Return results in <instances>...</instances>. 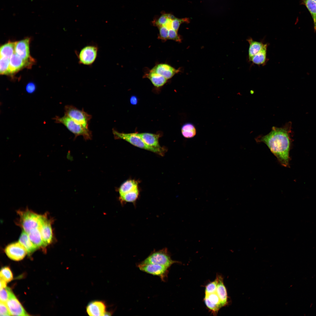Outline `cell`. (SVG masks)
I'll return each instance as SVG.
<instances>
[{
	"instance_id": "cell-1",
	"label": "cell",
	"mask_w": 316,
	"mask_h": 316,
	"mask_svg": "<svg viewBox=\"0 0 316 316\" xmlns=\"http://www.w3.org/2000/svg\"><path fill=\"white\" fill-rule=\"evenodd\" d=\"M291 125L289 122L282 127L273 126L268 134L256 139L257 142L265 143L280 164L285 167H288L289 164Z\"/></svg>"
},
{
	"instance_id": "cell-2",
	"label": "cell",
	"mask_w": 316,
	"mask_h": 316,
	"mask_svg": "<svg viewBox=\"0 0 316 316\" xmlns=\"http://www.w3.org/2000/svg\"><path fill=\"white\" fill-rule=\"evenodd\" d=\"M112 132L115 139L124 140L140 148L152 152L162 156H163L166 152V149L160 150L149 146L135 133H120L114 129H112Z\"/></svg>"
},
{
	"instance_id": "cell-3",
	"label": "cell",
	"mask_w": 316,
	"mask_h": 316,
	"mask_svg": "<svg viewBox=\"0 0 316 316\" xmlns=\"http://www.w3.org/2000/svg\"><path fill=\"white\" fill-rule=\"evenodd\" d=\"M17 213L19 216L18 224L27 233L39 227L41 215L28 209L23 210H19Z\"/></svg>"
},
{
	"instance_id": "cell-4",
	"label": "cell",
	"mask_w": 316,
	"mask_h": 316,
	"mask_svg": "<svg viewBox=\"0 0 316 316\" xmlns=\"http://www.w3.org/2000/svg\"><path fill=\"white\" fill-rule=\"evenodd\" d=\"M54 119L56 123L63 124L73 133L75 139L78 136H82L85 140H91L92 133L89 128L77 123L66 115L65 114L62 117L56 116Z\"/></svg>"
},
{
	"instance_id": "cell-5",
	"label": "cell",
	"mask_w": 316,
	"mask_h": 316,
	"mask_svg": "<svg viewBox=\"0 0 316 316\" xmlns=\"http://www.w3.org/2000/svg\"><path fill=\"white\" fill-rule=\"evenodd\" d=\"M142 262L156 264L169 268L173 264L178 262L173 260L166 248L154 251Z\"/></svg>"
},
{
	"instance_id": "cell-6",
	"label": "cell",
	"mask_w": 316,
	"mask_h": 316,
	"mask_svg": "<svg viewBox=\"0 0 316 316\" xmlns=\"http://www.w3.org/2000/svg\"><path fill=\"white\" fill-rule=\"evenodd\" d=\"M65 114L77 123L87 128H88L89 122L92 116L85 112L83 109L80 110L71 105L65 106Z\"/></svg>"
},
{
	"instance_id": "cell-7",
	"label": "cell",
	"mask_w": 316,
	"mask_h": 316,
	"mask_svg": "<svg viewBox=\"0 0 316 316\" xmlns=\"http://www.w3.org/2000/svg\"><path fill=\"white\" fill-rule=\"evenodd\" d=\"M98 47L96 45L90 44L83 47L77 54L79 63L85 65L92 64L97 56Z\"/></svg>"
},
{
	"instance_id": "cell-8",
	"label": "cell",
	"mask_w": 316,
	"mask_h": 316,
	"mask_svg": "<svg viewBox=\"0 0 316 316\" xmlns=\"http://www.w3.org/2000/svg\"><path fill=\"white\" fill-rule=\"evenodd\" d=\"M137 267L141 271L148 274L159 276L164 281H166L169 273V268L161 265L142 262Z\"/></svg>"
},
{
	"instance_id": "cell-9",
	"label": "cell",
	"mask_w": 316,
	"mask_h": 316,
	"mask_svg": "<svg viewBox=\"0 0 316 316\" xmlns=\"http://www.w3.org/2000/svg\"><path fill=\"white\" fill-rule=\"evenodd\" d=\"M51 223L46 213L41 215L39 229L46 246L51 243L53 239Z\"/></svg>"
},
{
	"instance_id": "cell-10",
	"label": "cell",
	"mask_w": 316,
	"mask_h": 316,
	"mask_svg": "<svg viewBox=\"0 0 316 316\" xmlns=\"http://www.w3.org/2000/svg\"><path fill=\"white\" fill-rule=\"evenodd\" d=\"M4 250L9 258L16 261L22 260L28 254L25 248L19 241L9 244L6 247Z\"/></svg>"
},
{
	"instance_id": "cell-11",
	"label": "cell",
	"mask_w": 316,
	"mask_h": 316,
	"mask_svg": "<svg viewBox=\"0 0 316 316\" xmlns=\"http://www.w3.org/2000/svg\"><path fill=\"white\" fill-rule=\"evenodd\" d=\"M30 38L15 42V53L32 66L35 61L30 56L29 51Z\"/></svg>"
},
{
	"instance_id": "cell-12",
	"label": "cell",
	"mask_w": 316,
	"mask_h": 316,
	"mask_svg": "<svg viewBox=\"0 0 316 316\" xmlns=\"http://www.w3.org/2000/svg\"><path fill=\"white\" fill-rule=\"evenodd\" d=\"M6 304L11 315H29L12 291Z\"/></svg>"
},
{
	"instance_id": "cell-13",
	"label": "cell",
	"mask_w": 316,
	"mask_h": 316,
	"mask_svg": "<svg viewBox=\"0 0 316 316\" xmlns=\"http://www.w3.org/2000/svg\"><path fill=\"white\" fill-rule=\"evenodd\" d=\"M86 309L87 314L92 316L107 315L109 312L107 311L105 303L101 300H94L90 302Z\"/></svg>"
},
{
	"instance_id": "cell-14",
	"label": "cell",
	"mask_w": 316,
	"mask_h": 316,
	"mask_svg": "<svg viewBox=\"0 0 316 316\" xmlns=\"http://www.w3.org/2000/svg\"><path fill=\"white\" fill-rule=\"evenodd\" d=\"M204 301L207 307L214 315H217L221 308L220 299L216 293L205 295Z\"/></svg>"
},
{
	"instance_id": "cell-15",
	"label": "cell",
	"mask_w": 316,
	"mask_h": 316,
	"mask_svg": "<svg viewBox=\"0 0 316 316\" xmlns=\"http://www.w3.org/2000/svg\"><path fill=\"white\" fill-rule=\"evenodd\" d=\"M150 71L160 74L166 79H169L179 72L178 69H176L166 63H160L153 67Z\"/></svg>"
},
{
	"instance_id": "cell-16",
	"label": "cell",
	"mask_w": 316,
	"mask_h": 316,
	"mask_svg": "<svg viewBox=\"0 0 316 316\" xmlns=\"http://www.w3.org/2000/svg\"><path fill=\"white\" fill-rule=\"evenodd\" d=\"M135 133L149 146L160 150L166 149L165 148L161 147L159 145V140L161 135L160 134H153L148 133Z\"/></svg>"
},
{
	"instance_id": "cell-17",
	"label": "cell",
	"mask_w": 316,
	"mask_h": 316,
	"mask_svg": "<svg viewBox=\"0 0 316 316\" xmlns=\"http://www.w3.org/2000/svg\"><path fill=\"white\" fill-rule=\"evenodd\" d=\"M9 61V74H13L25 67L30 68L31 66L15 53L10 58Z\"/></svg>"
},
{
	"instance_id": "cell-18",
	"label": "cell",
	"mask_w": 316,
	"mask_h": 316,
	"mask_svg": "<svg viewBox=\"0 0 316 316\" xmlns=\"http://www.w3.org/2000/svg\"><path fill=\"white\" fill-rule=\"evenodd\" d=\"M218 282L216 293L220 301L222 307L227 305L229 303L228 297L226 288L224 285L222 276L217 275Z\"/></svg>"
},
{
	"instance_id": "cell-19",
	"label": "cell",
	"mask_w": 316,
	"mask_h": 316,
	"mask_svg": "<svg viewBox=\"0 0 316 316\" xmlns=\"http://www.w3.org/2000/svg\"><path fill=\"white\" fill-rule=\"evenodd\" d=\"M19 241L25 247L29 254L32 253L38 249L31 241L28 234L23 231L19 237Z\"/></svg>"
},
{
	"instance_id": "cell-20",
	"label": "cell",
	"mask_w": 316,
	"mask_h": 316,
	"mask_svg": "<svg viewBox=\"0 0 316 316\" xmlns=\"http://www.w3.org/2000/svg\"><path fill=\"white\" fill-rule=\"evenodd\" d=\"M145 78L149 79L153 85L157 87L164 85L167 82V79L163 76L155 72L150 71L145 75Z\"/></svg>"
},
{
	"instance_id": "cell-21",
	"label": "cell",
	"mask_w": 316,
	"mask_h": 316,
	"mask_svg": "<svg viewBox=\"0 0 316 316\" xmlns=\"http://www.w3.org/2000/svg\"><path fill=\"white\" fill-rule=\"evenodd\" d=\"M267 44H265L262 50L249 59V61L256 65H264L267 61Z\"/></svg>"
},
{
	"instance_id": "cell-22",
	"label": "cell",
	"mask_w": 316,
	"mask_h": 316,
	"mask_svg": "<svg viewBox=\"0 0 316 316\" xmlns=\"http://www.w3.org/2000/svg\"><path fill=\"white\" fill-rule=\"evenodd\" d=\"M27 234L31 241L38 248L46 246L43 241L39 227L33 229Z\"/></svg>"
},
{
	"instance_id": "cell-23",
	"label": "cell",
	"mask_w": 316,
	"mask_h": 316,
	"mask_svg": "<svg viewBox=\"0 0 316 316\" xmlns=\"http://www.w3.org/2000/svg\"><path fill=\"white\" fill-rule=\"evenodd\" d=\"M138 188V182L133 179L127 180L123 182L118 189L119 196L130 192Z\"/></svg>"
},
{
	"instance_id": "cell-24",
	"label": "cell",
	"mask_w": 316,
	"mask_h": 316,
	"mask_svg": "<svg viewBox=\"0 0 316 316\" xmlns=\"http://www.w3.org/2000/svg\"><path fill=\"white\" fill-rule=\"evenodd\" d=\"M247 41L249 44L248 58L250 59L262 50L265 44L255 41L250 37L248 38Z\"/></svg>"
},
{
	"instance_id": "cell-25",
	"label": "cell",
	"mask_w": 316,
	"mask_h": 316,
	"mask_svg": "<svg viewBox=\"0 0 316 316\" xmlns=\"http://www.w3.org/2000/svg\"><path fill=\"white\" fill-rule=\"evenodd\" d=\"M15 42L9 41L1 46L0 49V57L10 59L15 53Z\"/></svg>"
},
{
	"instance_id": "cell-26",
	"label": "cell",
	"mask_w": 316,
	"mask_h": 316,
	"mask_svg": "<svg viewBox=\"0 0 316 316\" xmlns=\"http://www.w3.org/2000/svg\"><path fill=\"white\" fill-rule=\"evenodd\" d=\"M182 135L187 138H191L196 134V130L194 125L191 123H186L183 124L181 128Z\"/></svg>"
},
{
	"instance_id": "cell-27",
	"label": "cell",
	"mask_w": 316,
	"mask_h": 316,
	"mask_svg": "<svg viewBox=\"0 0 316 316\" xmlns=\"http://www.w3.org/2000/svg\"><path fill=\"white\" fill-rule=\"evenodd\" d=\"M302 3L306 7L312 18L314 28L316 32V2L313 0H301Z\"/></svg>"
},
{
	"instance_id": "cell-28",
	"label": "cell",
	"mask_w": 316,
	"mask_h": 316,
	"mask_svg": "<svg viewBox=\"0 0 316 316\" xmlns=\"http://www.w3.org/2000/svg\"><path fill=\"white\" fill-rule=\"evenodd\" d=\"M139 194L138 188L129 193L119 196L121 202H134L138 199Z\"/></svg>"
},
{
	"instance_id": "cell-29",
	"label": "cell",
	"mask_w": 316,
	"mask_h": 316,
	"mask_svg": "<svg viewBox=\"0 0 316 316\" xmlns=\"http://www.w3.org/2000/svg\"><path fill=\"white\" fill-rule=\"evenodd\" d=\"M0 279L7 283L12 280L13 278L12 273L9 267H2L0 272Z\"/></svg>"
},
{
	"instance_id": "cell-30",
	"label": "cell",
	"mask_w": 316,
	"mask_h": 316,
	"mask_svg": "<svg viewBox=\"0 0 316 316\" xmlns=\"http://www.w3.org/2000/svg\"><path fill=\"white\" fill-rule=\"evenodd\" d=\"M9 59L0 57V73L1 75H6L9 74Z\"/></svg>"
},
{
	"instance_id": "cell-31",
	"label": "cell",
	"mask_w": 316,
	"mask_h": 316,
	"mask_svg": "<svg viewBox=\"0 0 316 316\" xmlns=\"http://www.w3.org/2000/svg\"><path fill=\"white\" fill-rule=\"evenodd\" d=\"M169 19V13H164L159 18L154 19L152 23L154 26L157 27L165 26Z\"/></svg>"
},
{
	"instance_id": "cell-32",
	"label": "cell",
	"mask_w": 316,
	"mask_h": 316,
	"mask_svg": "<svg viewBox=\"0 0 316 316\" xmlns=\"http://www.w3.org/2000/svg\"><path fill=\"white\" fill-rule=\"evenodd\" d=\"M218 282L217 276L214 281L208 283L205 287V295H208L216 292Z\"/></svg>"
},
{
	"instance_id": "cell-33",
	"label": "cell",
	"mask_w": 316,
	"mask_h": 316,
	"mask_svg": "<svg viewBox=\"0 0 316 316\" xmlns=\"http://www.w3.org/2000/svg\"><path fill=\"white\" fill-rule=\"evenodd\" d=\"M189 19L187 18L179 19L175 18L172 20L171 26L172 29L178 32L179 27L181 23H189Z\"/></svg>"
},
{
	"instance_id": "cell-34",
	"label": "cell",
	"mask_w": 316,
	"mask_h": 316,
	"mask_svg": "<svg viewBox=\"0 0 316 316\" xmlns=\"http://www.w3.org/2000/svg\"><path fill=\"white\" fill-rule=\"evenodd\" d=\"M11 291L10 288L7 287L0 289V302L6 303L9 298Z\"/></svg>"
},
{
	"instance_id": "cell-35",
	"label": "cell",
	"mask_w": 316,
	"mask_h": 316,
	"mask_svg": "<svg viewBox=\"0 0 316 316\" xmlns=\"http://www.w3.org/2000/svg\"><path fill=\"white\" fill-rule=\"evenodd\" d=\"M158 28L159 31L158 38L164 41L168 40L169 29L165 26Z\"/></svg>"
},
{
	"instance_id": "cell-36",
	"label": "cell",
	"mask_w": 316,
	"mask_h": 316,
	"mask_svg": "<svg viewBox=\"0 0 316 316\" xmlns=\"http://www.w3.org/2000/svg\"><path fill=\"white\" fill-rule=\"evenodd\" d=\"M177 32H178L172 28L169 29L168 39L172 40L177 42H181V38Z\"/></svg>"
},
{
	"instance_id": "cell-37",
	"label": "cell",
	"mask_w": 316,
	"mask_h": 316,
	"mask_svg": "<svg viewBox=\"0 0 316 316\" xmlns=\"http://www.w3.org/2000/svg\"><path fill=\"white\" fill-rule=\"evenodd\" d=\"M0 308L1 316L11 315L6 303L0 302Z\"/></svg>"
},
{
	"instance_id": "cell-38",
	"label": "cell",
	"mask_w": 316,
	"mask_h": 316,
	"mask_svg": "<svg viewBox=\"0 0 316 316\" xmlns=\"http://www.w3.org/2000/svg\"><path fill=\"white\" fill-rule=\"evenodd\" d=\"M36 87L35 84L32 82L28 83L26 86V91L29 94L33 93L35 90Z\"/></svg>"
},
{
	"instance_id": "cell-39",
	"label": "cell",
	"mask_w": 316,
	"mask_h": 316,
	"mask_svg": "<svg viewBox=\"0 0 316 316\" xmlns=\"http://www.w3.org/2000/svg\"><path fill=\"white\" fill-rule=\"evenodd\" d=\"M130 102L131 104L134 105H136L138 102V98L135 96H132L130 98Z\"/></svg>"
},
{
	"instance_id": "cell-40",
	"label": "cell",
	"mask_w": 316,
	"mask_h": 316,
	"mask_svg": "<svg viewBox=\"0 0 316 316\" xmlns=\"http://www.w3.org/2000/svg\"><path fill=\"white\" fill-rule=\"evenodd\" d=\"M7 283L5 281L0 279V289L6 287Z\"/></svg>"
},
{
	"instance_id": "cell-41",
	"label": "cell",
	"mask_w": 316,
	"mask_h": 316,
	"mask_svg": "<svg viewBox=\"0 0 316 316\" xmlns=\"http://www.w3.org/2000/svg\"><path fill=\"white\" fill-rule=\"evenodd\" d=\"M314 1L316 2V0H313Z\"/></svg>"
}]
</instances>
